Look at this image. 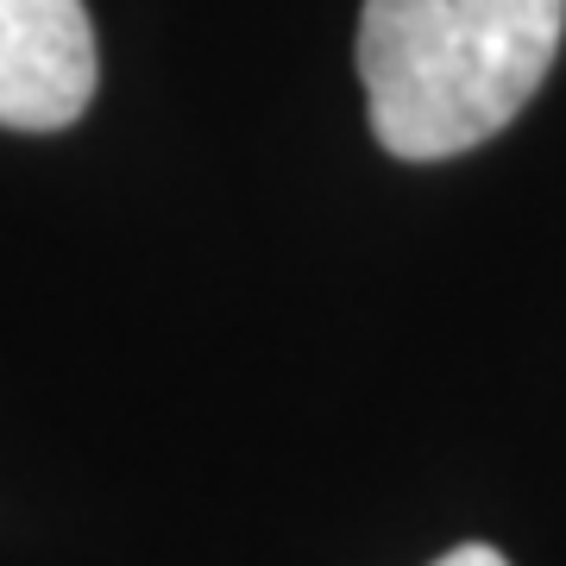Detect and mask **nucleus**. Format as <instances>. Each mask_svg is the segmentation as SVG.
Instances as JSON below:
<instances>
[{"instance_id": "f257e3e1", "label": "nucleus", "mask_w": 566, "mask_h": 566, "mask_svg": "<svg viewBox=\"0 0 566 566\" xmlns=\"http://www.w3.org/2000/svg\"><path fill=\"white\" fill-rule=\"evenodd\" d=\"M566 0H365L359 82L371 133L409 164L504 133L547 82Z\"/></svg>"}, {"instance_id": "f03ea898", "label": "nucleus", "mask_w": 566, "mask_h": 566, "mask_svg": "<svg viewBox=\"0 0 566 566\" xmlns=\"http://www.w3.org/2000/svg\"><path fill=\"white\" fill-rule=\"evenodd\" d=\"M95 25L82 0H0V126L57 133L95 102Z\"/></svg>"}, {"instance_id": "7ed1b4c3", "label": "nucleus", "mask_w": 566, "mask_h": 566, "mask_svg": "<svg viewBox=\"0 0 566 566\" xmlns=\"http://www.w3.org/2000/svg\"><path fill=\"white\" fill-rule=\"evenodd\" d=\"M434 566H510L497 547H485V542H465V547H453V554H441Z\"/></svg>"}]
</instances>
